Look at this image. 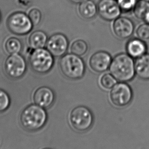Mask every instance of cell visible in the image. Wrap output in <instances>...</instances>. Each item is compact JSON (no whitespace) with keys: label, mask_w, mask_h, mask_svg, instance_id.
I'll return each instance as SVG.
<instances>
[{"label":"cell","mask_w":149,"mask_h":149,"mask_svg":"<svg viewBox=\"0 0 149 149\" xmlns=\"http://www.w3.org/2000/svg\"><path fill=\"white\" fill-rule=\"evenodd\" d=\"M109 71L117 81L126 82L135 76V65L133 58L127 53H120L112 59Z\"/></svg>","instance_id":"cell-1"},{"label":"cell","mask_w":149,"mask_h":149,"mask_svg":"<svg viewBox=\"0 0 149 149\" xmlns=\"http://www.w3.org/2000/svg\"><path fill=\"white\" fill-rule=\"evenodd\" d=\"M47 120V113L42 107L37 105H30L21 113L20 121L25 129L35 131L40 129Z\"/></svg>","instance_id":"cell-2"},{"label":"cell","mask_w":149,"mask_h":149,"mask_svg":"<svg viewBox=\"0 0 149 149\" xmlns=\"http://www.w3.org/2000/svg\"><path fill=\"white\" fill-rule=\"evenodd\" d=\"M59 67L65 76L70 79L83 77L85 72V65L80 56L72 53L64 55L59 63Z\"/></svg>","instance_id":"cell-3"},{"label":"cell","mask_w":149,"mask_h":149,"mask_svg":"<svg viewBox=\"0 0 149 149\" xmlns=\"http://www.w3.org/2000/svg\"><path fill=\"white\" fill-rule=\"evenodd\" d=\"M31 67L34 71L39 74L49 72L54 64L52 54L47 48L34 49L29 58Z\"/></svg>","instance_id":"cell-4"},{"label":"cell","mask_w":149,"mask_h":149,"mask_svg":"<svg viewBox=\"0 0 149 149\" xmlns=\"http://www.w3.org/2000/svg\"><path fill=\"white\" fill-rule=\"evenodd\" d=\"M93 121V115L91 111L83 106L75 107L69 115L71 125L77 131H87L91 127Z\"/></svg>","instance_id":"cell-5"},{"label":"cell","mask_w":149,"mask_h":149,"mask_svg":"<svg viewBox=\"0 0 149 149\" xmlns=\"http://www.w3.org/2000/svg\"><path fill=\"white\" fill-rule=\"evenodd\" d=\"M7 25L11 32L17 35L28 34L33 26L28 15L22 12L11 14L7 21Z\"/></svg>","instance_id":"cell-6"},{"label":"cell","mask_w":149,"mask_h":149,"mask_svg":"<svg viewBox=\"0 0 149 149\" xmlns=\"http://www.w3.org/2000/svg\"><path fill=\"white\" fill-rule=\"evenodd\" d=\"M26 70V60L19 54L10 55L4 63L5 73L12 79L20 78L25 74Z\"/></svg>","instance_id":"cell-7"},{"label":"cell","mask_w":149,"mask_h":149,"mask_svg":"<svg viewBox=\"0 0 149 149\" xmlns=\"http://www.w3.org/2000/svg\"><path fill=\"white\" fill-rule=\"evenodd\" d=\"M132 96V91L129 85L125 82H120L111 89L110 100L111 103L117 107H124L130 103Z\"/></svg>","instance_id":"cell-8"},{"label":"cell","mask_w":149,"mask_h":149,"mask_svg":"<svg viewBox=\"0 0 149 149\" xmlns=\"http://www.w3.org/2000/svg\"><path fill=\"white\" fill-rule=\"evenodd\" d=\"M99 15L104 20L113 21L120 17L121 8L116 0H100L97 5Z\"/></svg>","instance_id":"cell-9"},{"label":"cell","mask_w":149,"mask_h":149,"mask_svg":"<svg viewBox=\"0 0 149 149\" xmlns=\"http://www.w3.org/2000/svg\"><path fill=\"white\" fill-rule=\"evenodd\" d=\"M68 46V40L66 37L62 34L56 33L49 37L46 46L53 56L59 57L66 54Z\"/></svg>","instance_id":"cell-10"},{"label":"cell","mask_w":149,"mask_h":149,"mask_svg":"<svg viewBox=\"0 0 149 149\" xmlns=\"http://www.w3.org/2000/svg\"><path fill=\"white\" fill-rule=\"evenodd\" d=\"M112 28L115 36L121 39L129 38L135 31L133 21L125 16H120L113 20Z\"/></svg>","instance_id":"cell-11"},{"label":"cell","mask_w":149,"mask_h":149,"mask_svg":"<svg viewBox=\"0 0 149 149\" xmlns=\"http://www.w3.org/2000/svg\"><path fill=\"white\" fill-rule=\"evenodd\" d=\"M112 60L111 55L105 51L95 53L91 57L89 65L91 69L97 73H102L109 67Z\"/></svg>","instance_id":"cell-12"},{"label":"cell","mask_w":149,"mask_h":149,"mask_svg":"<svg viewBox=\"0 0 149 149\" xmlns=\"http://www.w3.org/2000/svg\"><path fill=\"white\" fill-rule=\"evenodd\" d=\"M33 100L36 105L47 108L50 107L54 103V93L48 87H41L35 91Z\"/></svg>","instance_id":"cell-13"},{"label":"cell","mask_w":149,"mask_h":149,"mask_svg":"<svg viewBox=\"0 0 149 149\" xmlns=\"http://www.w3.org/2000/svg\"><path fill=\"white\" fill-rule=\"evenodd\" d=\"M126 51L130 56L136 59L147 53V46L143 40L136 37L132 38L127 43Z\"/></svg>","instance_id":"cell-14"},{"label":"cell","mask_w":149,"mask_h":149,"mask_svg":"<svg viewBox=\"0 0 149 149\" xmlns=\"http://www.w3.org/2000/svg\"><path fill=\"white\" fill-rule=\"evenodd\" d=\"M134 65L135 75L143 80H149V53L136 59Z\"/></svg>","instance_id":"cell-15"},{"label":"cell","mask_w":149,"mask_h":149,"mask_svg":"<svg viewBox=\"0 0 149 149\" xmlns=\"http://www.w3.org/2000/svg\"><path fill=\"white\" fill-rule=\"evenodd\" d=\"M97 12V6L92 0H85L79 3V12L83 18L91 19L96 15Z\"/></svg>","instance_id":"cell-16"},{"label":"cell","mask_w":149,"mask_h":149,"mask_svg":"<svg viewBox=\"0 0 149 149\" xmlns=\"http://www.w3.org/2000/svg\"><path fill=\"white\" fill-rule=\"evenodd\" d=\"M29 44L33 49L44 48L47 45V36L42 31H35L29 37Z\"/></svg>","instance_id":"cell-17"},{"label":"cell","mask_w":149,"mask_h":149,"mask_svg":"<svg viewBox=\"0 0 149 149\" xmlns=\"http://www.w3.org/2000/svg\"><path fill=\"white\" fill-rule=\"evenodd\" d=\"M4 50L9 55L19 54L22 50V44L19 39L14 37H9L4 41Z\"/></svg>","instance_id":"cell-18"},{"label":"cell","mask_w":149,"mask_h":149,"mask_svg":"<svg viewBox=\"0 0 149 149\" xmlns=\"http://www.w3.org/2000/svg\"><path fill=\"white\" fill-rule=\"evenodd\" d=\"M132 11L136 19L143 20L144 16L149 11V2L144 0H138Z\"/></svg>","instance_id":"cell-19"},{"label":"cell","mask_w":149,"mask_h":149,"mask_svg":"<svg viewBox=\"0 0 149 149\" xmlns=\"http://www.w3.org/2000/svg\"><path fill=\"white\" fill-rule=\"evenodd\" d=\"M88 44L87 42L81 39L75 40L70 46V52L79 56H81L87 53Z\"/></svg>","instance_id":"cell-20"},{"label":"cell","mask_w":149,"mask_h":149,"mask_svg":"<svg viewBox=\"0 0 149 149\" xmlns=\"http://www.w3.org/2000/svg\"><path fill=\"white\" fill-rule=\"evenodd\" d=\"M135 36L143 41L149 40V24L144 22L139 25L135 29Z\"/></svg>","instance_id":"cell-21"},{"label":"cell","mask_w":149,"mask_h":149,"mask_svg":"<svg viewBox=\"0 0 149 149\" xmlns=\"http://www.w3.org/2000/svg\"><path fill=\"white\" fill-rule=\"evenodd\" d=\"M117 81L111 74H105L101 77L100 83L104 89H110L117 84Z\"/></svg>","instance_id":"cell-22"},{"label":"cell","mask_w":149,"mask_h":149,"mask_svg":"<svg viewBox=\"0 0 149 149\" xmlns=\"http://www.w3.org/2000/svg\"><path fill=\"white\" fill-rule=\"evenodd\" d=\"M10 104V99L6 91L0 89V112L8 109Z\"/></svg>","instance_id":"cell-23"},{"label":"cell","mask_w":149,"mask_h":149,"mask_svg":"<svg viewBox=\"0 0 149 149\" xmlns=\"http://www.w3.org/2000/svg\"><path fill=\"white\" fill-rule=\"evenodd\" d=\"M138 0H117L121 11L128 12L132 11Z\"/></svg>","instance_id":"cell-24"},{"label":"cell","mask_w":149,"mask_h":149,"mask_svg":"<svg viewBox=\"0 0 149 149\" xmlns=\"http://www.w3.org/2000/svg\"><path fill=\"white\" fill-rule=\"evenodd\" d=\"M28 16L31 22H32L33 26H36L40 22L42 14L39 9L37 8H33L29 12Z\"/></svg>","instance_id":"cell-25"},{"label":"cell","mask_w":149,"mask_h":149,"mask_svg":"<svg viewBox=\"0 0 149 149\" xmlns=\"http://www.w3.org/2000/svg\"><path fill=\"white\" fill-rule=\"evenodd\" d=\"M143 20L144 22H146L149 24V11L146 13L145 16L143 18Z\"/></svg>","instance_id":"cell-26"},{"label":"cell","mask_w":149,"mask_h":149,"mask_svg":"<svg viewBox=\"0 0 149 149\" xmlns=\"http://www.w3.org/2000/svg\"><path fill=\"white\" fill-rule=\"evenodd\" d=\"M69 1H70L71 2L75 3V4H79L85 0H69Z\"/></svg>","instance_id":"cell-27"},{"label":"cell","mask_w":149,"mask_h":149,"mask_svg":"<svg viewBox=\"0 0 149 149\" xmlns=\"http://www.w3.org/2000/svg\"><path fill=\"white\" fill-rule=\"evenodd\" d=\"M1 18H2V15H1V13L0 12V22L1 21Z\"/></svg>","instance_id":"cell-28"},{"label":"cell","mask_w":149,"mask_h":149,"mask_svg":"<svg viewBox=\"0 0 149 149\" xmlns=\"http://www.w3.org/2000/svg\"><path fill=\"white\" fill-rule=\"evenodd\" d=\"M50 149V148H44V149Z\"/></svg>","instance_id":"cell-29"},{"label":"cell","mask_w":149,"mask_h":149,"mask_svg":"<svg viewBox=\"0 0 149 149\" xmlns=\"http://www.w3.org/2000/svg\"><path fill=\"white\" fill-rule=\"evenodd\" d=\"M144 1H147V2H149V0H144Z\"/></svg>","instance_id":"cell-30"}]
</instances>
